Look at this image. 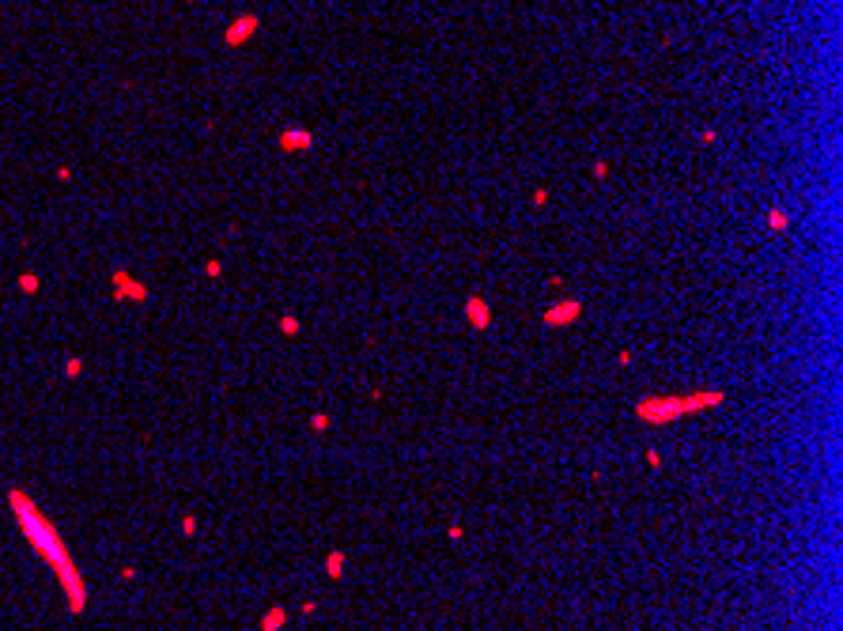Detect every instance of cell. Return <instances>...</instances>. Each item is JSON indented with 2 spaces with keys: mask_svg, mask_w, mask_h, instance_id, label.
<instances>
[{
  "mask_svg": "<svg viewBox=\"0 0 843 631\" xmlns=\"http://www.w3.org/2000/svg\"><path fill=\"white\" fill-rule=\"evenodd\" d=\"M8 507H12V514L19 518V529H23V537L31 540V548L57 571L65 593H69V608L72 612H84L87 608V586H84V578H80L76 563H72L69 548H65L61 533L54 529V522H49V518L34 507V499H27V492H19V487L8 492Z\"/></svg>",
  "mask_w": 843,
  "mask_h": 631,
  "instance_id": "1",
  "label": "cell"
},
{
  "mask_svg": "<svg viewBox=\"0 0 843 631\" xmlns=\"http://www.w3.org/2000/svg\"><path fill=\"white\" fill-rule=\"evenodd\" d=\"M643 461L651 465V469H658V465H662V454H658V450H647V454H643Z\"/></svg>",
  "mask_w": 843,
  "mask_h": 631,
  "instance_id": "12",
  "label": "cell"
},
{
  "mask_svg": "<svg viewBox=\"0 0 843 631\" xmlns=\"http://www.w3.org/2000/svg\"><path fill=\"white\" fill-rule=\"evenodd\" d=\"M280 329L291 336V333H299V321H295V318H284V321H280Z\"/></svg>",
  "mask_w": 843,
  "mask_h": 631,
  "instance_id": "15",
  "label": "cell"
},
{
  "mask_svg": "<svg viewBox=\"0 0 843 631\" xmlns=\"http://www.w3.org/2000/svg\"><path fill=\"white\" fill-rule=\"evenodd\" d=\"M182 533H186V537H193V533H197V522H193V518H190V514H186V518H182Z\"/></svg>",
  "mask_w": 843,
  "mask_h": 631,
  "instance_id": "14",
  "label": "cell"
},
{
  "mask_svg": "<svg viewBox=\"0 0 843 631\" xmlns=\"http://www.w3.org/2000/svg\"><path fill=\"white\" fill-rule=\"evenodd\" d=\"M299 612H303V616H314V612H318V601H311V597H306V601H303V608H299Z\"/></svg>",
  "mask_w": 843,
  "mask_h": 631,
  "instance_id": "16",
  "label": "cell"
},
{
  "mask_svg": "<svg viewBox=\"0 0 843 631\" xmlns=\"http://www.w3.org/2000/svg\"><path fill=\"white\" fill-rule=\"evenodd\" d=\"M767 227H772V231H775V235H783V231H787V227H790V220H787V212H783V208H772V212H767Z\"/></svg>",
  "mask_w": 843,
  "mask_h": 631,
  "instance_id": "10",
  "label": "cell"
},
{
  "mask_svg": "<svg viewBox=\"0 0 843 631\" xmlns=\"http://www.w3.org/2000/svg\"><path fill=\"white\" fill-rule=\"evenodd\" d=\"M699 140H704V144H715V140H719V133H715V129H704V133H699Z\"/></svg>",
  "mask_w": 843,
  "mask_h": 631,
  "instance_id": "18",
  "label": "cell"
},
{
  "mask_svg": "<svg viewBox=\"0 0 843 631\" xmlns=\"http://www.w3.org/2000/svg\"><path fill=\"white\" fill-rule=\"evenodd\" d=\"M465 318H469L473 329H488V325H492V310H488V303L480 295L465 299Z\"/></svg>",
  "mask_w": 843,
  "mask_h": 631,
  "instance_id": "6",
  "label": "cell"
},
{
  "mask_svg": "<svg viewBox=\"0 0 843 631\" xmlns=\"http://www.w3.org/2000/svg\"><path fill=\"white\" fill-rule=\"evenodd\" d=\"M684 416H692V412H704V409H715V404L726 401V393L722 389H696V393H684Z\"/></svg>",
  "mask_w": 843,
  "mask_h": 631,
  "instance_id": "4",
  "label": "cell"
},
{
  "mask_svg": "<svg viewBox=\"0 0 843 631\" xmlns=\"http://www.w3.org/2000/svg\"><path fill=\"white\" fill-rule=\"evenodd\" d=\"M533 205L545 208V205H548V190H537V193H533Z\"/></svg>",
  "mask_w": 843,
  "mask_h": 631,
  "instance_id": "17",
  "label": "cell"
},
{
  "mask_svg": "<svg viewBox=\"0 0 843 631\" xmlns=\"http://www.w3.org/2000/svg\"><path fill=\"white\" fill-rule=\"evenodd\" d=\"M254 34H258V16H238L235 23L223 31V42H227V46H243V42H250Z\"/></svg>",
  "mask_w": 843,
  "mask_h": 631,
  "instance_id": "5",
  "label": "cell"
},
{
  "mask_svg": "<svg viewBox=\"0 0 843 631\" xmlns=\"http://www.w3.org/2000/svg\"><path fill=\"white\" fill-rule=\"evenodd\" d=\"M609 174V163H594V178H605Z\"/></svg>",
  "mask_w": 843,
  "mask_h": 631,
  "instance_id": "19",
  "label": "cell"
},
{
  "mask_svg": "<svg viewBox=\"0 0 843 631\" xmlns=\"http://www.w3.org/2000/svg\"><path fill=\"white\" fill-rule=\"evenodd\" d=\"M326 575L333 578V582L344 575V552H329V555H326Z\"/></svg>",
  "mask_w": 843,
  "mask_h": 631,
  "instance_id": "9",
  "label": "cell"
},
{
  "mask_svg": "<svg viewBox=\"0 0 843 631\" xmlns=\"http://www.w3.org/2000/svg\"><path fill=\"white\" fill-rule=\"evenodd\" d=\"M578 314H583V303H578V299H563V303L548 306V310H545V318H541V321H545L548 329H556V325H571V321H575Z\"/></svg>",
  "mask_w": 843,
  "mask_h": 631,
  "instance_id": "3",
  "label": "cell"
},
{
  "mask_svg": "<svg viewBox=\"0 0 843 631\" xmlns=\"http://www.w3.org/2000/svg\"><path fill=\"white\" fill-rule=\"evenodd\" d=\"M284 620H288V612H284L280 605H276V608H269V612H265V620H261V631H280V628H284Z\"/></svg>",
  "mask_w": 843,
  "mask_h": 631,
  "instance_id": "8",
  "label": "cell"
},
{
  "mask_svg": "<svg viewBox=\"0 0 843 631\" xmlns=\"http://www.w3.org/2000/svg\"><path fill=\"white\" fill-rule=\"evenodd\" d=\"M276 144H280V152H306V148L314 144V137L306 129H288L276 137Z\"/></svg>",
  "mask_w": 843,
  "mask_h": 631,
  "instance_id": "7",
  "label": "cell"
},
{
  "mask_svg": "<svg viewBox=\"0 0 843 631\" xmlns=\"http://www.w3.org/2000/svg\"><path fill=\"white\" fill-rule=\"evenodd\" d=\"M329 424H333V416H329V412H314V416H311L314 431H329Z\"/></svg>",
  "mask_w": 843,
  "mask_h": 631,
  "instance_id": "11",
  "label": "cell"
},
{
  "mask_svg": "<svg viewBox=\"0 0 843 631\" xmlns=\"http://www.w3.org/2000/svg\"><path fill=\"white\" fill-rule=\"evenodd\" d=\"M636 416L643 420V424H654V427L673 424V420L684 416V401L681 397H647V401L636 404Z\"/></svg>",
  "mask_w": 843,
  "mask_h": 631,
  "instance_id": "2",
  "label": "cell"
},
{
  "mask_svg": "<svg viewBox=\"0 0 843 631\" xmlns=\"http://www.w3.org/2000/svg\"><path fill=\"white\" fill-rule=\"evenodd\" d=\"M447 537H450V540H462V537H465V529H462L458 522H450V525H447Z\"/></svg>",
  "mask_w": 843,
  "mask_h": 631,
  "instance_id": "13",
  "label": "cell"
}]
</instances>
